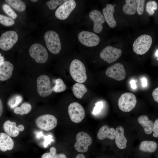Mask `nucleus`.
I'll list each match as a JSON object with an SVG mask.
<instances>
[{
    "instance_id": "9b49d317",
    "label": "nucleus",
    "mask_w": 158,
    "mask_h": 158,
    "mask_svg": "<svg viewBox=\"0 0 158 158\" xmlns=\"http://www.w3.org/2000/svg\"><path fill=\"white\" fill-rule=\"evenodd\" d=\"M76 4L74 0H66L56 9L55 16L61 20L67 18L76 7Z\"/></svg>"
},
{
    "instance_id": "c85d7f7f",
    "label": "nucleus",
    "mask_w": 158,
    "mask_h": 158,
    "mask_svg": "<svg viewBox=\"0 0 158 158\" xmlns=\"http://www.w3.org/2000/svg\"><path fill=\"white\" fill-rule=\"evenodd\" d=\"M14 20L11 18L0 14V23L6 26L13 25L15 23Z\"/></svg>"
},
{
    "instance_id": "bb28decb",
    "label": "nucleus",
    "mask_w": 158,
    "mask_h": 158,
    "mask_svg": "<svg viewBox=\"0 0 158 158\" xmlns=\"http://www.w3.org/2000/svg\"><path fill=\"white\" fill-rule=\"evenodd\" d=\"M32 106L27 102L24 103L20 107H16L13 110L14 113L18 115H23L28 114L31 111Z\"/></svg>"
},
{
    "instance_id": "37998d69",
    "label": "nucleus",
    "mask_w": 158,
    "mask_h": 158,
    "mask_svg": "<svg viewBox=\"0 0 158 158\" xmlns=\"http://www.w3.org/2000/svg\"><path fill=\"white\" fill-rule=\"evenodd\" d=\"M5 61L4 57L1 56V54L0 53V65L2 64Z\"/></svg>"
},
{
    "instance_id": "f257e3e1",
    "label": "nucleus",
    "mask_w": 158,
    "mask_h": 158,
    "mask_svg": "<svg viewBox=\"0 0 158 158\" xmlns=\"http://www.w3.org/2000/svg\"><path fill=\"white\" fill-rule=\"evenodd\" d=\"M70 74L75 81L79 83H83L87 79L86 69L82 62L78 59L73 60L69 67Z\"/></svg>"
},
{
    "instance_id": "a211bd4d",
    "label": "nucleus",
    "mask_w": 158,
    "mask_h": 158,
    "mask_svg": "<svg viewBox=\"0 0 158 158\" xmlns=\"http://www.w3.org/2000/svg\"><path fill=\"white\" fill-rule=\"evenodd\" d=\"M14 66L12 64L8 61H4L0 65V80H8L11 76Z\"/></svg>"
},
{
    "instance_id": "5701e85b",
    "label": "nucleus",
    "mask_w": 158,
    "mask_h": 158,
    "mask_svg": "<svg viewBox=\"0 0 158 158\" xmlns=\"http://www.w3.org/2000/svg\"><path fill=\"white\" fill-rule=\"evenodd\" d=\"M157 144L152 141L145 140L142 142L139 147V150L145 152L152 153L156 150Z\"/></svg>"
},
{
    "instance_id": "a878e982",
    "label": "nucleus",
    "mask_w": 158,
    "mask_h": 158,
    "mask_svg": "<svg viewBox=\"0 0 158 158\" xmlns=\"http://www.w3.org/2000/svg\"><path fill=\"white\" fill-rule=\"evenodd\" d=\"M5 2L14 9L19 12L24 11L26 8L25 4L20 0H5Z\"/></svg>"
},
{
    "instance_id": "6ab92c4d",
    "label": "nucleus",
    "mask_w": 158,
    "mask_h": 158,
    "mask_svg": "<svg viewBox=\"0 0 158 158\" xmlns=\"http://www.w3.org/2000/svg\"><path fill=\"white\" fill-rule=\"evenodd\" d=\"M115 131V141L116 146L120 149H125L127 146V140L124 135L123 128L121 126H119Z\"/></svg>"
},
{
    "instance_id": "f3484780",
    "label": "nucleus",
    "mask_w": 158,
    "mask_h": 158,
    "mask_svg": "<svg viewBox=\"0 0 158 158\" xmlns=\"http://www.w3.org/2000/svg\"><path fill=\"white\" fill-rule=\"evenodd\" d=\"M14 143L11 137L5 133H0V150L3 152L12 150Z\"/></svg>"
},
{
    "instance_id": "dca6fc26",
    "label": "nucleus",
    "mask_w": 158,
    "mask_h": 158,
    "mask_svg": "<svg viewBox=\"0 0 158 158\" xmlns=\"http://www.w3.org/2000/svg\"><path fill=\"white\" fill-rule=\"evenodd\" d=\"M114 11V6L111 4H107L102 10L105 20L109 27L112 28H114L116 25L113 16Z\"/></svg>"
},
{
    "instance_id": "72a5a7b5",
    "label": "nucleus",
    "mask_w": 158,
    "mask_h": 158,
    "mask_svg": "<svg viewBox=\"0 0 158 158\" xmlns=\"http://www.w3.org/2000/svg\"><path fill=\"white\" fill-rule=\"evenodd\" d=\"M103 107V103L102 102H98L95 104L93 109L92 113L94 115L99 113Z\"/></svg>"
},
{
    "instance_id": "f03ea898",
    "label": "nucleus",
    "mask_w": 158,
    "mask_h": 158,
    "mask_svg": "<svg viewBox=\"0 0 158 158\" xmlns=\"http://www.w3.org/2000/svg\"><path fill=\"white\" fill-rule=\"evenodd\" d=\"M44 39L47 47L51 53L57 54L60 51L61 46L58 35L55 31L50 30L44 35Z\"/></svg>"
},
{
    "instance_id": "e433bc0d",
    "label": "nucleus",
    "mask_w": 158,
    "mask_h": 158,
    "mask_svg": "<svg viewBox=\"0 0 158 158\" xmlns=\"http://www.w3.org/2000/svg\"><path fill=\"white\" fill-rule=\"evenodd\" d=\"M158 131V119H156L154 123L153 131L154 132Z\"/></svg>"
},
{
    "instance_id": "a18cd8bd",
    "label": "nucleus",
    "mask_w": 158,
    "mask_h": 158,
    "mask_svg": "<svg viewBox=\"0 0 158 158\" xmlns=\"http://www.w3.org/2000/svg\"><path fill=\"white\" fill-rule=\"evenodd\" d=\"M153 136L155 138L158 137V131L154 132L153 134Z\"/></svg>"
},
{
    "instance_id": "423d86ee",
    "label": "nucleus",
    "mask_w": 158,
    "mask_h": 158,
    "mask_svg": "<svg viewBox=\"0 0 158 158\" xmlns=\"http://www.w3.org/2000/svg\"><path fill=\"white\" fill-rule=\"evenodd\" d=\"M137 100L136 96L130 92H126L122 94L119 97L118 104L119 109L124 112H129L136 106Z\"/></svg>"
},
{
    "instance_id": "4468645a",
    "label": "nucleus",
    "mask_w": 158,
    "mask_h": 158,
    "mask_svg": "<svg viewBox=\"0 0 158 158\" xmlns=\"http://www.w3.org/2000/svg\"><path fill=\"white\" fill-rule=\"evenodd\" d=\"M78 39L81 43L89 47L97 45L100 40L99 37L96 34L85 31H83L79 33Z\"/></svg>"
},
{
    "instance_id": "49530a36",
    "label": "nucleus",
    "mask_w": 158,
    "mask_h": 158,
    "mask_svg": "<svg viewBox=\"0 0 158 158\" xmlns=\"http://www.w3.org/2000/svg\"><path fill=\"white\" fill-rule=\"evenodd\" d=\"M158 49H157L156 50L155 53V56L156 57H157V58L158 59Z\"/></svg>"
},
{
    "instance_id": "7c9ffc66",
    "label": "nucleus",
    "mask_w": 158,
    "mask_h": 158,
    "mask_svg": "<svg viewBox=\"0 0 158 158\" xmlns=\"http://www.w3.org/2000/svg\"><path fill=\"white\" fill-rule=\"evenodd\" d=\"M3 11L13 19H16L17 17V15L10 6L7 4H4L2 6Z\"/></svg>"
},
{
    "instance_id": "79ce46f5",
    "label": "nucleus",
    "mask_w": 158,
    "mask_h": 158,
    "mask_svg": "<svg viewBox=\"0 0 158 158\" xmlns=\"http://www.w3.org/2000/svg\"><path fill=\"white\" fill-rule=\"evenodd\" d=\"M18 130L19 131H23L24 130V126L22 124H19L17 126Z\"/></svg>"
},
{
    "instance_id": "1a4fd4ad",
    "label": "nucleus",
    "mask_w": 158,
    "mask_h": 158,
    "mask_svg": "<svg viewBox=\"0 0 158 158\" xmlns=\"http://www.w3.org/2000/svg\"><path fill=\"white\" fill-rule=\"evenodd\" d=\"M76 142L74 147L75 150L80 152H85L88 149V147L92 142V140L90 136L87 133L81 131L76 136Z\"/></svg>"
},
{
    "instance_id": "f8f14e48",
    "label": "nucleus",
    "mask_w": 158,
    "mask_h": 158,
    "mask_svg": "<svg viewBox=\"0 0 158 158\" xmlns=\"http://www.w3.org/2000/svg\"><path fill=\"white\" fill-rule=\"evenodd\" d=\"M106 75L109 78L117 81L124 80L126 77V72L123 66L118 63L108 68L105 71Z\"/></svg>"
},
{
    "instance_id": "412c9836",
    "label": "nucleus",
    "mask_w": 158,
    "mask_h": 158,
    "mask_svg": "<svg viewBox=\"0 0 158 158\" xmlns=\"http://www.w3.org/2000/svg\"><path fill=\"white\" fill-rule=\"evenodd\" d=\"M3 128L5 133L11 137H16L20 133L14 121L9 120L6 121L3 125Z\"/></svg>"
},
{
    "instance_id": "ea45409f",
    "label": "nucleus",
    "mask_w": 158,
    "mask_h": 158,
    "mask_svg": "<svg viewBox=\"0 0 158 158\" xmlns=\"http://www.w3.org/2000/svg\"><path fill=\"white\" fill-rule=\"evenodd\" d=\"M3 111V106L2 102L0 98V117L2 115Z\"/></svg>"
},
{
    "instance_id": "cd10ccee",
    "label": "nucleus",
    "mask_w": 158,
    "mask_h": 158,
    "mask_svg": "<svg viewBox=\"0 0 158 158\" xmlns=\"http://www.w3.org/2000/svg\"><path fill=\"white\" fill-rule=\"evenodd\" d=\"M51 89L52 91L59 93L64 91L66 89V86L63 80L59 78L56 80L55 85Z\"/></svg>"
},
{
    "instance_id": "f704fd0d",
    "label": "nucleus",
    "mask_w": 158,
    "mask_h": 158,
    "mask_svg": "<svg viewBox=\"0 0 158 158\" xmlns=\"http://www.w3.org/2000/svg\"><path fill=\"white\" fill-rule=\"evenodd\" d=\"M152 96L154 100L157 102H158V87L155 89L152 92Z\"/></svg>"
},
{
    "instance_id": "c756f323",
    "label": "nucleus",
    "mask_w": 158,
    "mask_h": 158,
    "mask_svg": "<svg viewBox=\"0 0 158 158\" xmlns=\"http://www.w3.org/2000/svg\"><path fill=\"white\" fill-rule=\"evenodd\" d=\"M157 9V5L154 1H150L146 4V11L150 15H153L154 13V11Z\"/></svg>"
},
{
    "instance_id": "a19ab883",
    "label": "nucleus",
    "mask_w": 158,
    "mask_h": 158,
    "mask_svg": "<svg viewBox=\"0 0 158 158\" xmlns=\"http://www.w3.org/2000/svg\"><path fill=\"white\" fill-rule=\"evenodd\" d=\"M141 80L142 86L143 87H146L147 85V82L146 79L144 78H142Z\"/></svg>"
},
{
    "instance_id": "393cba45",
    "label": "nucleus",
    "mask_w": 158,
    "mask_h": 158,
    "mask_svg": "<svg viewBox=\"0 0 158 158\" xmlns=\"http://www.w3.org/2000/svg\"><path fill=\"white\" fill-rule=\"evenodd\" d=\"M126 4L123 7V10L125 13L129 15H133L136 11L135 0H126Z\"/></svg>"
},
{
    "instance_id": "4be33fe9",
    "label": "nucleus",
    "mask_w": 158,
    "mask_h": 158,
    "mask_svg": "<svg viewBox=\"0 0 158 158\" xmlns=\"http://www.w3.org/2000/svg\"><path fill=\"white\" fill-rule=\"evenodd\" d=\"M138 122L143 127L146 133L151 134L153 131L154 123L152 121L149 119L147 116L142 115L138 118Z\"/></svg>"
},
{
    "instance_id": "473e14b6",
    "label": "nucleus",
    "mask_w": 158,
    "mask_h": 158,
    "mask_svg": "<svg viewBox=\"0 0 158 158\" xmlns=\"http://www.w3.org/2000/svg\"><path fill=\"white\" fill-rule=\"evenodd\" d=\"M145 1L144 0H135L137 4L136 10L139 15H142L143 13Z\"/></svg>"
},
{
    "instance_id": "de8ad7c7",
    "label": "nucleus",
    "mask_w": 158,
    "mask_h": 158,
    "mask_svg": "<svg viewBox=\"0 0 158 158\" xmlns=\"http://www.w3.org/2000/svg\"><path fill=\"white\" fill-rule=\"evenodd\" d=\"M31 1L33 2H36L38 1L37 0H31Z\"/></svg>"
},
{
    "instance_id": "20e7f679",
    "label": "nucleus",
    "mask_w": 158,
    "mask_h": 158,
    "mask_svg": "<svg viewBox=\"0 0 158 158\" xmlns=\"http://www.w3.org/2000/svg\"><path fill=\"white\" fill-rule=\"evenodd\" d=\"M57 122L56 117L50 114L40 115L35 121L37 127L45 131H49L54 128L56 126Z\"/></svg>"
},
{
    "instance_id": "4c0bfd02",
    "label": "nucleus",
    "mask_w": 158,
    "mask_h": 158,
    "mask_svg": "<svg viewBox=\"0 0 158 158\" xmlns=\"http://www.w3.org/2000/svg\"><path fill=\"white\" fill-rule=\"evenodd\" d=\"M53 158H67L66 156L63 154H56L53 156Z\"/></svg>"
},
{
    "instance_id": "7ed1b4c3",
    "label": "nucleus",
    "mask_w": 158,
    "mask_h": 158,
    "mask_svg": "<svg viewBox=\"0 0 158 158\" xmlns=\"http://www.w3.org/2000/svg\"><path fill=\"white\" fill-rule=\"evenodd\" d=\"M151 36L143 35L138 37L134 41L133 48V51L138 55H143L149 49L152 43Z\"/></svg>"
},
{
    "instance_id": "c9c22d12",
    "label": "nucleus",
    "mask_w": 158,
    "mask_h": 158,
    "mask_svg": "<svg viewBox=\"0 0 158 158\" xmlns=\"http://www.w3.org/2000/svg\"><path fill=\"white\" fill-rule=\"evenodd\" d=\"M56 154H52L50 152H46L42 154L41 158H53V156Z\"/></svg>"
},
{
    "instance_id": "0eeeda50",
    "label": "nucleus",
    "mask_w": 158,
    "mask_h": 158,
    "mask_svg": "<svg viewBox=\"0 0 158 158\" xmlns=\"http://www.w3.org/2000/svg\"><path fill=\"white\" fill-rule=\"evenodd\" d=\"M18 38L15 31L10 30L3 33L0 37V48L4 51L9 50L17 42Z\"/></svg>"
},
{
    "instance_id": "58836bf2",
    "label": "nucleus",
    "mask_w": 158,
    "mask_h": 158,
    "mask_svg": "<svg viewBox=\"0 0 158 158\" xmlns=\"http://www.w3.org/2000/svg\"><path fill=\"white\" fill-rule=\"evenodd\" d=\"M137 81L134 80H132L130 82L131 87L133 89H135L136 88V82Z\"/></svg>"
},
{
    "instance_id": "2eb2a0df",
    "label": "nucleus",
    "mask_w": 158,
    "mask_h": 158,
    "mask_svg": "<svg viewBox=\"0 0 158 158\" xmlns=\"http://www.w3.org/2000/svg\"><path fill=\"white\" fill-rule=\"evenodd\" d=\"M89 16L94 22V31L97 33L101 32L103 29L102 24L105 22V21L101 13L99 10H94L90 13Z\"/></svg>"
},
{
    "instance_id": "ddd939ff",
    "label": "nucleus",
    "mask_w": 158,
    "mask_h": 158,
    "mask_svg": "<svg viewBox=\"0 0 158 158\" xmlns=\"http://www.w3.org/2000/svg\"><path fill=\"white\" fill-rule=\"evenodd\" d=\"M121 54L122 51L120 49L108 46L100 52V57L107 63H111L118 59Z\"/></svg>"
},
{
    "instance_id": "9d476101",
    "label": "nucleus",
    "mask_w": 158,
    "mask_h": 158,
    "mask_svg": "<svg viewBox=\"0 0 158 158\" xmlns=\"http://www.w3.org/2000/svg\"><path fill=\"white\" fill-rule=\"evenodd\" d=\"M68 113L72 121L78 123L84 119L85 112L83 106L77 102L71 103L68 108Z\"/></svg>"
},
{
    "instance_id": "39448f33",
    "label": "nucleus",
    "mask_w": 158,
    "mask_h": 158,
    "mask_svg": "<svg viewBox=\"0 0 158 158\" xmlns=\"http://www.w3.org/2000/svg\"><path fill=\"white\" fill-rule=\"evenodd\" d=\"M29 51L31 57L37 63H44L48 59V54L47 50L40 44H33L29 48Z\"/></svg>"
},
{
    "instance_id": "6e6552de",
    "label": "nucleus",
    "mask_w": 158,
    "mask_h": 158,
    "mask_svg": "<svg viewBox=\"0 0 158 158\" xmlns=\"http://www.w3.org/2000/svg\"><path fill=\"white\" fill-rule=\"evenodd\" d=\"M37 91L38 95L42 97H46L52 92L50 79L46 75L39 76L37 80Z\"/></svg>"
},
{
    "instance_id": "2f4dec72",
    "label": "nucleus",
    "mask_w": 158,
    "mask_h": 158,
    "mask_svg": "<svg viewBox=\"0 0 158 158\" xmlns=\"http://www.w3.org/2000/svg\"><path fill=\"white\" fill-rule=\"evenodd\" d=\"M66 0H50L46 2V4L48 6L49 8L51 10L55 9L57 6L62 4Z\"/></svg>"
},
{
    "instance_id": "b1692460",
    "label": "nucleus",
    "mask_w": 158,
    "mask_h": 158,
    "mask_svg": "<svg viewBox=\"0 0 158 158\" xmlns=\"http://www.w3.org/2000/svg\"><path fill=\"white\" fill-rule=\"evenodd\" d=\"M72 91L74 95L77 98L81 99L87 92V89L83 84L76 83L73 86Z\"/></svg>"
},
{
    "instance_id": "c03bdc74",
    "label": "nucleus",
    "mask_w": 158,
    "mask_h": 158,
    "mask_svg": "<svg viewBox=\"0 0 158 158\" xmlns=\"http://www.w3.org/2000/svg\"><path fill=\"white\" fill-rule=\"evenodd\" d=\"M76 158H85V157L83 154H80L76 156Z\"/></svg>"
},
{
    "instance_id": "aec40b11",
    "label": "nucleus",
    "mask_w": 158,
    "mask_h": 158,
    "mask_svg": "<svg viewBox=\"0 0 158 158\" xmlns=\"http://www.w3.org/2000/svg\"><path fill=\"white\" fill-rule=\"evenodd\" d=\"M97 136L98 139L100 140L106 138L113 140L115 138V131L114 128H110L107 125H104L99 129Z\"/></svg>"
}]
</instances>
